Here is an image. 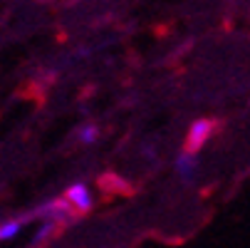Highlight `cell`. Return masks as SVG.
I'll list each match as a JSON object with an SVG mask.
<instances>
[{
  "label": "cell",
  "mask_w": 250,
  "mask_h": 248,
  "mask_svg": "<svg viewBox=\"0 0 250 248\" xmlns=\"http://www.w3.org/2000/svg\"><path fill=\"white\" fill-rule=\"evenodd\" d=\"M210 129H213V124H210V122H206V119H198V122L188 129L186 144H184V154H186V157H193V154L206 144V139L210 136Z\"/></svg>",
  "instance_id": "cell-1"
},
{
  "label": "cell",
  "mask_w": 250,
  "mask_h": 248,
  "mask_svg": "<svg viewBox=\"0 0 250 248\" xmlns=\"http://www.w3.org/2000/svg\"><path fill=\"white\" fill-rule=\"evenodd\" d=\"M178 171H181V174H186V176H191V171H193V166H196V161H193V157H181V159H178Z\"/></svg>",
  "instance_id": "cell-6"
},
{
  "label": "cell",
  "mask_w": 250,
  "mask_h": 248,
  "mask_svg": "<svg viewBox=\"0 0 250 248\" xmlns=\"http://www.w3.org/2000/svg\"><path fill=\"white\" fill-rule=\"evenodd\" d=\"M64 196H67V203H72V206H75V211H80V214H84V211H89V208H92L89 191H87L82 184L69 186V189L64 191Z\"/></svg>",
  "instance_id": "cell-3"
},
{
  "label": "cell",
  "mask_w": 250,
  "mask_h": 248,
  "mask_svg": "<svg viewBox=\"0 0 250 248\" xmlns=\"http://www.w3.org/2000/svg\"><path fill=\"white\" fill-rule=\"evenodd\" d=\"M20 221H10V224H3L0 226V241H8V238H15L18 231H20Z\"/></svg>",
  "instance_id": "cell-5"
},
{
  "label": "cell",
  "mask_w": 250,
  "mask_h": 248,
  "mask_svg": "<svg viewBox=\"0 0 250 248\" xmlns=\"http://www.w3.org/2000/svg\"><path fill=\"white\" fill-rule=\"evenodd\" d=\"M55 228H57L55 224H45V226H42V231L38 233V243H40V241H45V238H47L50 233H55Z\"/></svg>",
  "instance_id": "cell-7"
},
{
  "label": "cell",
  "mask_w": 250,
  "mask_h": 248,
  "mask_svg": "<svg viewBox=\"0 0 250 248\" xmlns=\"http://www.w3.org/2000/svg\"><path fill=\"white\" fill-rule=\"evenodd\" d=\"M38 216H47L50 219V224H69L77 214H75V208L69 206L67 201H50L47 206H42V208H38L35 211Z\"/></svg>",
  "instance_id": "cell-2"
},
{
  "label": "cell",
  "mask_w": 250,
  "mask_h": 248,
  "mask_svg": "<svg viewBox=\"0 0 250 248\" xmlns=\"http://www.w3.org/2000/svg\"><path fill=\"white\" fill-rule=\"evenodd\" d=\"M99 186L104 191H109V194H122V196H129L131 194V186L122 179V176H117V174H104L102 179H99Z\"/></svg>",
  "instance_id": "cell-4"
},
{
  "label": "cell",
  "mask_w": 250,
  "mask_h": 248,
  "mask_svg": "<svg viewBox=\"0 0 250 248\" xmlns=\"http://www.w3.org/2000/svg\"><path fill=\"white\" fill-rule=\"evenodd\" d=\"M94 136H97V129H94V127H87V129L82 132V139H84V141H94Z\"/></svg>",
  "instance_id": "cell-8"
}]
</instances>
